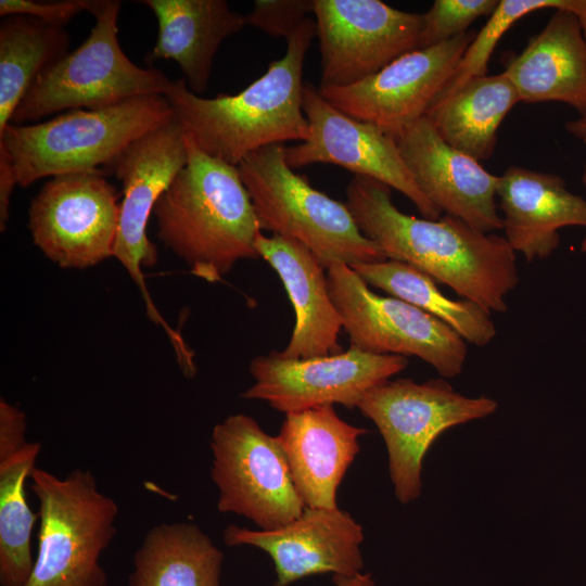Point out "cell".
<instances>
[{
	"label": "cell",
	"mask_w": 586,
	"mask_h": 586,
	"mask_svg": "<svg viewBox=\"0 0 586 586\" xmlns=\"http://www.w3.org/2000/svg\"><path fill=\"white\" fill-rule=\"evenodd\" d=\"M174 116L164 95H142L95 110H73L0 135V220L7 222L15 186L111 169L135 140Z\"/></svg>",
	"instance_id": "4"
},
{
	"label": "cell",
	"mask_w": 586,
	"mask_h": 586,
	"mask_svg": "<svg viewBox=\"0 0 586 586\" xmlns=\"http://www.w3.org/2000/svg\"><path fill=\"white\" fill-rule=\"evenodd\" d=\"M407 366L404 356L372 354L353 345L339 354L305 359L271 352L251 361L255 383L242 397L265 400L285 415L333 404L354 408L370 390Z\"/></svg>",
	"instance_id": "14"
},
{
	"label": "cell",
	"mask_w": 586,
	"mask_h": 586,
	"mask_svg": "<svg viewBox=\"0 0 586 586\" xmlns=\"http://www.w3.org/2000/svg\"><path fill=\"white\" fill-rule=\"evenodd\" d=\"M302 106L309 136L285 146V160L293 168L323 163L378 180L407 196L423 218L437 220L442 212L417 186L394 137L377 126L354 119L332 106L310 82H304Z\"/></svg>",
	"instance_id": "16"
},
{
	"label": "cell",
	"mask_w": 586,
	"mask_h": 586,
	"mask_svg": "<svg viewBox=\"0 0 586 586\" xmlns=\"http://www.w3.org/2000/svg\"><path fill=\"white\" fill-rule=\"evenodd\" d=\"M395 140L417 186L442 213L484 233L502 229L496 206L500 176L447 144L426 116Z\"/></svg>",
	"instance_id": "18"
},
{
	"label": "cell",
	"mask_w": 586,
	"mask_h": 586,
	"mask_svg": "<svg viewBox=\"0 0 586 586\" xmlns=\"http://www.w3.org/2000/svg\"><path fill=\"white\" fill-rule=\"evenodd\" d=\"M505 238L526 262L545 259L559 246V229L586 227V200L555 174L510 166L497 189Z\"/></svg>",
	"instance_id": "20"
},
{
	"label": "cell",
	"mask_w": 586,
	"mask_h": 586,
	"mask_svg": "<svg viewBox=\"0 0 586 586\" xmlns=\"http://www.w3.org/2000/svg\"><path fill=\"white\" fill-rule=\"evenodd\" d=\"M335 586H374L371 574L359 573L352 577H334Z\"/></svg>",
	"instance_id": "34"
},
{
	"label": "cell",
	"mask_w": 586,
	"mask_h": 586,
	"mask_svg": "<svg viewBox=\"0 0 586 586\" xmlns=\"http://www.w3.org/2000/svg\"><path fill=\"white\" fill-rule=\"evenodd\" d=\"M474 37L475 33L467 31L448 41L416 49L356 84L319 87V92L345 115L396 138L425 116Z\"/></svg>",
	"instance_id": "15"
},
{
	"label": "cell",
	"mask_w": 586,
	"mask_h": 586,
	"mask_svg": "<svg viewBox=\"0 0 586 586\" xmlns=\"http://www.w3.org/2000/svg\"><path fill=\"white\" fill-rule=\"evenodd\" d=\"M582 182L584 187L586 188V165L582 175ZM581 252L586 253V235L584 237L582 243H581Z\"/></svg>",
	"instance_id": "37"
},
{
	"label": "cell",
	"mask_w": 586,
	"mask_h": 586,
	"mask_svg": "<svg viewBox=\"0 0 586 586\" xmlns=\"http://www.w3.org/2000/svg\"><path fill=\"white\" fill-rule=\"evenodd\" d=\"M497 0H435L422 15L419 49L429 48L467 33L479 17L491 16Z\"/></svg>",
	"instance_id": "30"
},
{
	"label": "cell",
	"mask_w": 586,
	"mask_h": 586,
	"mask_svg": "<svg viewBox=\"0 0 586 586\" xmlns=\"http://www.w3.org/2000/svg\"><path fill=\"white\" fill-rule=\"evenodd\" d=\"M497 406L486 396H464L443 379H397L370 390L357 408L379 429L395 496L409 504L421 494L422 462L435 440L453 426L492 415Z\"/></svg>",
	"instance_id": "8"
},
{
	"label": "cell",
	"mask_w": 586,
	"mask_h": 586,
	"mask_svg": "<svg viewBox=\"0 0 586 586\" xmlns=\"http://www.w3.org/2000/svg\"><path fill=\"white\" fill-rule=\"evenodd\" d=\"M568 4L569 0H500L432 104L447 99L469 80L487 75L488 61L498 41L518 20L543 9H566Z\"/></svg>",
	"instance_id": "29"
},
{
	"label": "cell",
	"mask_w": 586,
	"mask_h": 586,
	"mask_svg": "<svg viewBox=\"0 0 586 586\" xmlns=\"http://www.w3.org/2000/svg\"><path fill=\"white\" fill-rule=\"evenodd\" d=\"M364 531L348 512L339 508H310L276 530H250L233 524L224 531L230 547L259 548L272 559L275 586H288L306 576L332 573L352 577L361 573Z\"/></svg>",
	"instance_id": "17"
},
{
	"label": "cell",
	"mask_w": 586,
	"mask_h": 586,
	"mask_svg": "<svg viewBox=\"0 0 586 586\" xmlns=\"http://www.w3.org/2000/svg\"><path fill=\"white\" fill-rule=\"evenodd\" d=\"M29 477L40 527L25 586H107L100 557L116 534V501L98 489L90 470L58 477L35 467Z\"/></svg>",
	"instance_id": "7"
},
{
	"label": "cell",
	"mask_w": 586,
	"mask_h": 586,
	"mask_svg": "<svg viewBox=\"0 0 586 586\" xmlns=\"http://www.w3.org/2000/svg\"><path fill=\"white\" fill-rule=\"evenodd\" d=\"M313 10L314 0H257L245 20L271 37L288 39Z\"/></svg>",
	"instance_id": "31"
},
{
	"label": "cell",
	"mask_w": 586,
	"mask_h": 586,
	"mask_svg": "<svg viewBox=\"0 0 586 586\" xmlns=\"http://www.w3.org/2000/svg\"><path fill=\"white\" fill-rule=\"evenodd\" d=\"M224 553L198 525L161 523L133 555L128 586H220Z\"/></svg>",
	"instance_id": "25"
},
{
	"label": "cell",
	"mask_w": 586,
	"mask_h": 586,
	"mask_svg": "<svg viewBox=\"0 0 586 586\" xmlns=\"http://www.w3.org/2000/svg\"><path fill=\"white\" fill-rule=\"evenodd\" d=\"M211 449L220 512L243 515L259 530L279 528L304 512L278 437L252 417L230 415L217 423Z\"/></svg>",
	"instance_id": "10"
},
{
	"label": "cell",
	"mask_w": 586,
	"mask_h": 586,
	"mask_svg": "<svg viewBox=\"0 0 586 586\" xmlns=\"http://www.w3.org/2000/svg\"><path fill=\"white\" fill-rule=\"evenodd\" d=\"M186 141L187 164L153 209L156 234L192 275L214 283L238 262L259 258L262 229L238 166L206 154L187 133Z\"/></svg>",
	"instance_id": "3"
},
{
	"label": "cell",
	"mask_w": 586,
	"mask_h": 586,
	"mask_svg": "<svg viewBox=\"0 0 586 586\" xmlns=\"http://www.w3.org/2000/svg\"><path fill=\"white\" fill-rule=\"evenodd\" d=\"M94 0L34 1L1 0L0 15H25L46 24L64 27L74 16L82 11L90 13Z\"/></svg>",
	"instance_id": "32"
},
{
	"label": "cell",
	"mask_w": 586,
	"mask_h": 586,
	"mask_svg": "<svg viewBox=\"0 0 586 586\" xmlns=\"http://www.w3.org/2000/svg\"><path fill=\"white\" fill-rule=\"evenodd\" d=\"M260 229L307 247L326 268L386 260L379 246L359 230L345 203L315 189L285 160L284 144L249 154L238 165Z\"/></svg>",
	"instance_id": "5"
},
{
	"label": "cell",
	"mask_w": 586,
	"mask_h": 586,
	"mask_svg": "<svg viewBox=\"0 0 586 586\" xmlns=\"http://www.w3.org/2000/svg\"><path fill=\"white\" fill-rule=\"evenodd\" d=\"M520 102H561L586 115V41L574 13L557 9L502 72Z\"/></svg>",
	"instance_id": "22"
},
{
	"label": "cell",
	"mask_w": 586,
	"mask_h": 586,
	"mask_svg": "<svg viewBox=\"0 0 586 586\" xmlns=\"http://www.w3.org/2000/svg\"><path fill=\"white\" fill-rule=\"evenodd\" d=\"M315 36L316 22L307 17L286 39L285 54L237 94L203 98L179 78L171 80L164 97L202 151L234 166L262 148L306 141L309 126L302 106V77Z\"/></svg>",
	"instance_id": "2"
},
{
	"label": "cell",
	"mask_w": 586,
	"mask_h": 586,
	"mask_svg": "<svg viewBox=\"0 0 586 586\" xmlns=\"http://www.w3.org/2000/svg\"><path fill=\"white\" fill-rule=\"evenodd\" d=\"M256 250L278 273L295 311V327L284 358L305 359L343 352L339 344L343 327L328 289L326 268L295 240L260 232Z\"/></svg>",
	"instance_id": "21"
},
{
	"label": "cell",
	"mask_w": 586,
	"mask_h": 586,
	"mask_svg": "<svg viewBox=\"0 0 586 586\" xmlns=\"http://www.w3.org/2000/svg\"><path fill=\"white\" fill-rule=\"evenodd\" d=\"M346 196L360 232L387 259L419 269L488 313L507 310L506 296L518 285L519 272L505 237L450 215L437 220L407 215L392 202L391 188L371 178L354 176Z\"/></svg>",
	"instance_id": "1"
},
{
	"label": "cell",
	"mask_w": 586,
	"mask_h": 586,
	"mask_svg": "<svg viewBox=\"0 0 586 586\" xmlns=\"http://www.w3.org/2000/svg\"><path fill=\"white\" fill-rule=\"evenodd\" d=\"M518 102V91L504 73L485 75L432 104L425 116L447 144L481 163L493 155L497 130Z\"/></svg>",
	"instance_id": "24"
},
{
	"label": "cell",
	"mask_w": 586,
	"mask_h": 586,
	"mask_svg": "<svg viewBox=\"0 0 586 586\" xmlns=\"http://www.w3.org/2000/svg\"><path fill=\"white\" fill-rule=\"evenodd\" d=\"M41 444L28 442L0 461V585L25 586L34 569L31 534L38 513L30 509L26 480L35 468Z\"/></svg>",
	"instance_id": "28"
},
{
	"label": "cell",
	"mask_w": 586,
	"mask_h": 586,
	"mask_svg": "<svg viewBox=\"0 0 586 586\" xmlns=\"http://www.w3.org/2000/svg\"><path fill=\"white\" fill-rule=\"evenodd\" d=\"M328 289L351 345L379 355L417 356L443 378L461 373L467 342L443 321L394 296H381L349 266L327 269Z\"/></svg>",
	"instance_id": "9"
},
{
	"label": "cell",
	"mask_w": 586,
	"mask_h": 586,
	"mask_svg": "<svg viewBox=\"0 0 586 586\" xmlns=\"http://www.w3.org/2000/svg\"><path fill=\"white\" fill-rule=\"evenodd\" d=\"M155 14L158 34L148 63L174 60L188 88L200 95L207 89L215 54L222 41L246 26L245 15L225 0H142Z\"/></svg>",
	"instance_id": "23"
},
{
	"label": "cell",
	"mask_w": 586,
	"mask_h": 586,
	"mask_svg": "<svg viewBox=\"0 0 586 586\" xmlns=\"http://www.w3.org/2000/svg\"><path fill=\"white\" fill-rule=\"evenodd\" d=\"M26 416L16 406L0 399V461H3L22 448L28 442L25 438Z\"/></svg>",
	"instance_id": "33"
},
{
	"label": "cell",
	"mask_w": 586,
	"mask_h": 586,
	"mask_svg": "<svg viewBox=\"0 0 586 586\" xmlns=\"http://www.w3.org/2000/svg\"><path fill=\"white\" fill-rule=\"evenodd\" d=\"M565 129L571 136L586 143V115L568 122Z\"/></svg>",
	"instance_id": "35"
},
{
	"label": "cell",
	"mask_w": 586,
	"mask_h": 586,
	"mask_svg": "<svg viewBox=\"0 0 586 586\" xmlns=\"http://www.w3.org/2000/svg\"><path fill=\"white\" fill-rule=\"evenodd\" d=\"M352 268L368 284L432 315L468 343L485 346L496 336L491 313L469 300L447 297L434 279L406 263L386 259Z\"/></svg>",
	"instance_id": "26"
},
{
	"label": "cell",
	"mask_w": 586,
	"mask_h": 586,
	"mask_svg": "<svg viewBox=\"0 0 586 586\" xmlns=\"http://www.w3.org/2000/svg\"><path fill=\"white\" fill-rule=\"evenodd\" d=\"M120 1L94 0L88 38L44 68L33 81L11 124L24 125L63 111L95 110L142 95H164L171 80L160 69L141 67L118 40Z\"/></svg>",
	"instance_id": "6"
},
{
	"label": "cell",
	"mask_w": 586,
	"mask_h": 586,
	"mask_svg": "<svg viewBox=\"0 0 586 586\" xmlns=\"http://www.w3.org/2000/svg\"><path fill=\"white\" fill-rule=\"evenodd\" d=\"M319 87L356 84L419 49L422 15L380 0H314Z\"/></svg>",
	"instance_id": "13"
},
{
	"label": "cell",
	"mask_w": 586,
	"mask_h": 586,
	"mask_svg": "<svg viewBox=\"0 0 586 586\" xmlns=\"http://www.w3.org/2000/svg\"><path fill=\"white\" fill-rule=\"evenodd\" d=\"M566 10L576 15L586 41V0H569Z\"/></svg>",
	"instance_id": "36"
},
{
	"label": "cell",
	"mask_w": 586,
	"mask_h": 586,
	"mask_svg": "<svg viewBox=\"0 0 586 586\" xmlns=\"http://www.w3.org/2000/svg\"><path fill=\"white\" fill-rule=\"evenodd\" d=\"M68 44L63 27L25 15L4 17L0 25V135L36 77L66 55Z\"/></svg>",
	"instance_id": "27"
},
{
	"label": "cell",
	"mask_w": 586,
	"mask_h": 586,
	"mask_svg": "<svg viewBox=\"0 0 586 586\" xmlns=\"http://www.w3.org/2000/svg\"><path fill=\"white\" fill-rule=\"evenodd\" d=\"M366 432L342 420L332 405L285 415L277 437L306 507L337 508V488Z\"/></svg>",
	"instance_id": "19"
},
{
	"label": "cell",
	"mask_w": 586,
	"mask_h": 586,
	"mask_svg": "<svg viewBox=\"0 0 586 586\" xmlns=\"http://www.w3.org/2000/svg\"><path fill=\"white\" fill-rule=\"evenodd\" d=\"M119 199L102 171L51 177L29 207L35 245L62 268L84 269L113 257Z\"/></svg>",
	"instance_id": "12"
},
{
	"label": "cell",
	"mask_w": 586,
	"mask_h": 586,
	"mask_svg": "<svg viewBox=\"0 0 586 586\" xmlns=\"http://www.w3.org/2000/svg\"><path fill=\"white\" fill-rule=\"evenodd\" d=\"M187 161L186 132L174 115L130 143L110 169L123 183L113 257L128 271L141 292L149 318L163 328L178 355L187 346L154 305L143 268L154 266L158 258L156 245L146 234L150 216Z\"/></svg>",
	"instance_id": "11"
}]
</instances>
